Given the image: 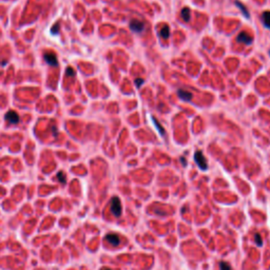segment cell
<instances>
[{"mask_svg":"<svg viewBox=\"0 0 270 270\" xmlns=\"http://www.w3.org/2000/svg\"><path fill=\"white\" fill-rule=\"evenodd\" d=\"M194 160H195V163H196V165L198 166V168L201 169V170L205 171L208 169V163H207V159H206V157L204 156V154H203L202 151H196V152L194 153Z\"/></svg>","mask_w":270,"mask_h":270,"instance_id":"6da1fadb","label":"cell"},{"mask_svg":"<svg viewBox=\"0 0 270 270\" xmlns=\"http://www.w3.org/2000/svg\"><path fill=\"white\" fill-rule=\"evenodd\" d=\"M123 208H121V202L117 196H114L111 199V212L115 215L116 218L120 216Z\"/></svg>","mask_w":270,"mask_h":270,"instance_id":"7a4b0ae2","label":"cell"},{"mask_svg":"<svg viewBox=\"0 0 270 270\" xmlns=\"http://www.w3.org/2000/svg\"><path fill=\"white\" fill-rule=\"evenodd\" d=\"M130 29L135 33H140L145 30V23L139 20H132L130 22Z\"/></svg>","mask_w":270,"mask_h":270,"instance_id":"3957f363","label":"cell"},{"mask_svg":"<svg viewBox=\"0 0 270 270\" xmlns=\"http://www.w3.org/2000/svg\"><path fill=\"white\" fill-rule=\"evenodd\" d=\"M237 41L242 42V43H244V45H250L252 42V37L250 36L248 33H246V32H241L239 35H237Z\"/></svg>","mask_w":270,"mask_h":270,"instance_id":"277c9868","label":"cell"},{"mask_svg":"<svg viewBox=\"0 0 270 270\" xmlns=\"http://www.w3.org/2000/svg\"><path fill=\"white\" fill-rule=\"evenodd\" d=\"M106 241H107L108 243H110L111 245H113V246H117V245H119V243H120L119 236H118L117 234H114V233L107 234V235H106Z\"/></svg>","mask_w":270,"mask_h":270,"instance_id":"5b68a950","label":"cell"},{"mask_svg":"<svg viewBox=\"0 0 270 270\" xmlns=\"http://www.w3.org/2000/svg\"><path fill=\"white\" fill-rule=\"evenodd\" d=\"M5 119L9 120L11 123H18L19 121V116L18 114L14 111H9L6 114H5Z\"/></svg>","mask_w":270,"mask_h":270,"instance_id":"8992f818","label":"cell"},{"mask_svg":"<svg viewBox=\"0 0 270 270\" xmlns=\"http://www.w3.org/2000/svg\"><path fill=\"white\" fill-rule=\"evenodd\" d=\"M177 95H179V98H181V100H184V101H190V100L192 99L191 93L188 91H185V90H179V91H177Z\"/></svg>","mask_w":270,"mask_h":270,"instance_id":"52a82bcc","label":"cell"},{"mask_svg":"<svg viewBox=\"0 0 270 270\" xmlns=\"http://www.w3.org/2000/svg\"><path fill=\"white\" fill-rule=\"evenodd\" d=\"M45 60L47 61L49 64L51 66H56L57 64V58L54 54H51V53H47L45 55Z\"/></svg>","mask_w":270,"mask_h":270,"instance_id":"ba28073f","label":"cell"},{"mask_svg":"<svg viewBox=\"0 0 270 270\" xmlns=\"http://www.w3.org/2000/svg\"><path fill=\"white\" fill-rule=\"evenodd\" d=\"M262 21L264 26L270 30V11H265L262 14Z\"/></svg>","mask_w":270,"mask_h":270,"instance_id":"9c48e42d","label":"cell"},{"mask_svg":"<svg viewBox=\"0 0 270 270\" xmlns=\"http://www.w3.org/2000/svg\"><path fill=\"white\" fill-rule=\"evenodd\" d=\"M181 18L184 19V21H189L190 16H191V11H190V9L184 8L181 12Z\"/></svg>","mask_w":270,"mask_h":270,"instance_id":"30bf717a","label":"cell"},{"mask_svg":"<svg viewBox=\"0 0 270 270\" xmlns=\"http://www.w3.org/2000/svg\"><path fill=\"white\" fill-rule=\"evenodd\" d=\"M160 36L164 39H168L169 36H170V29H169V26L167 24L165 26H163L162 30H160Z\"/></svg>","mask_w":270,"mask_h":270,"instance_id":"8fae6325","label":"cell"},{"mask_svg":"<svg viewBox=\"0 0 270 270\" xmlns=\"http://www.w3.org/2000/svg\"><path fill=\"white\" fill-rule=\"evenodd\" d=\"M235 4H236V6H237V8H240L242 10V12H243V15H244L246 18H249L250 16H249V14H248V11H247V9L245 8V5L243 4V3L239 2V1H235Z\"/></svg>","mask_w":270,"mask_h":270,"instance_id":"7c38bea8","label":"cell"},{"mask_svg":"<svg viewBox=\"0 0 270 270\" xmlns=\"http://www.w3.org/2000/svg\"><path fill=\"white\" fill-rule=\"evenodd\" d=\"M152 118V120H153V123H154V125H155V127H157V129H158V132H159V134L160 135H164L165 134V132H164V129L162 128V126L159 125V123L157 121V119H155V118H153V117H151Z\"/></svg>","mask_w":270,"mask_h":270,"instance_id":"4fadbf2b","label":"cell"},{"mask_svg":"<svg viewBox=\"0 0 270 270\" xmlns=\"http://www.w3.org/2000/svg\"><path fill=\"white\" fill-rule=\"evenodd\" d=\"M220 270H232L231 269V266L229 265L228 263H226V262H220Z\"/></svg>","mask_w":270,"mask_h":270,"instance_id":"5bb4252c","label":"cell"},{"mask_svg":"<svg viewBox=\"0 0 270 270\" xmlns=\"http://www.w3.org/2000/svg\"><path fill=\"white\" fill-rule=\"evenodd\" d=\"M57 179H58V181H60L61 184L66 183V175H64V173H63V172H59V173L57 174Z\"/></svg>","mask_w":270,"mask_h":270,"instance_id":"9a60e30c","label":"cell"},{"mask_svg":"<svg viewBox=\"0 0 270 270\" xmlns=\"http://www.w3.org/2000/svg\"><path fill=\"white\" fill-rule=\"evenodd\" d=\"M254 241H255V243H257L259 246H262L263 245V241H262V237H261V235L259 233H257L254 235Z\"/></svg>","mask_w":270,"mask_h":270,"instance_id":"2e32d148","label":"cell"},{"mask_svg":"<svg viewBox=\"0 0 270 270\" xmlns=\"http://www.w3.org/2000/svg\"><path fill=\"white\" fill-rule=\"evenodd\" d=\"M144 84V79H142V78H137L136 80H135V84H136V87L137 88H139L142 84Z\"/></svg>","mask_w":270,"mask_h":270,"instance_id":"e0dca14e","label":"cell"},{"mask_svg":"<svg viewBox=\"0 0 270 270\" xmlns=\"http://www.w3.org/2000/svg\"><path fill=\"white\" fill-rule=\"evenodd\" d=\"M67 74H69V75H71V76H73V75H74L73 70H72L71 68H69L68 70H67Z\"/></svg>","mask_w":270,"mask_h":270,"instance_id":"ac0fdd59","label":"cell"},{"mask_svg":"<svg viewBox=\"0 0 270 270\" xmlns=\"http://www.w3.org/2000/svg\"><path fill=\"white\" fill-rule=\"evenodd\" d=\"M101 270H111V269H109V268H102Z\"/></svg>","mask_w":270,"mask_h":270,"instance_id":"d6986e66","label":"cell"}]
</instances>
